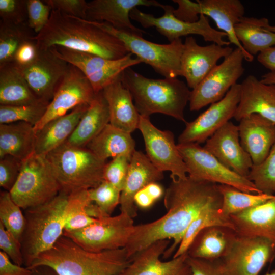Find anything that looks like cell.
Returning <instances> with one entry per match:
<instances>
[{
  "mask_svg": "<svg viewBox=\"0 0 275 275\" xmlns=\"http://www.w3.org/2000/svg\"><path fill=\"white\" fill-rule=\"evenodd\" d=\"M260 81L267 85H275V72H269L262 76Z\"/></svg>",
  "mask_w": 275,
  "mask_h": 275,
  "instance_id": "57",
  "label": "cell"
},
{
  "mask_svg": "<svg viewBox=\"0 0 275 275\" xmlns=\"http://www.w3.org/2000/svg\"><path fill=\"white\" fill-rule=\"evenodd\" d=\"M36 35L28 22L10 24L0 22V66L13 62L19 47Z\"/></svg>",
  "mask_w": 275,
  "mask_h": 275,
  "instance_id": "37",
  "label": "cell"
},
{
  "mask_svg": "<svg viewBox=\"0 0 275 275\" xmlns=\"http://www.w3.org/2000/svg\"><path fill=\"white\" fill-rule=\"evenodd\" d=\"M163 178V172L157 169L146 154L135 150L131 156L125 185L121 192L120 212L133 218L136 216L135 195L148 184Z\"/></svg>",
  "mask_w": 275,
  "mask_h": 275,
  "instance_id": "23",
  "label": "cell"
},
{
  "mask_svg": "<svg viewBox=\"0 0 275 275\" xmlns=\"http://www.w3.org/2000/svg\"><path fill=\"white\" fill-rule=\"evenodd\" d=\"M51 10L66 15L86 19L88 2L85 0H44Z\"/></svg>",
  "mask_w": 275,
  "mask_h": 275,
  "instance_id": "49",
  "label": "cell"
},
{
  "mask_svg": "<svg viewBox=\"0 0 275 275\" xmlns=\"http://www.w3.org/2000/svg\"><path fill=\"white\" fill-rule=\"evenodd\" d=\"M0 249L16 264L24 265L20 241L0 223Z\"/></svg>",
  "mask_w": 275,
  "mask_h": 275,
  "instance_id": "48",
  "label": "cell"
},
{
  "mask_svg": "<svg viewBox=\"0 0 275 275\" xmlns=\"http://www.w3.org/2000/svg\"><path fill=\"white\" fill-rule=\"evenodd\" d=\"M193 275H231L222 259L207 260L188 256Z\"/></svg>",
  "mask_w": 275,
  "mask_h": 275,
  "instance_id": "50",
  "label": "cell"
},
{
  "mask_svg": "<svg viewBox=\"0 0 275 275\" xmlns=\"http://www.w3.org/2000/svg\"><path fill=\"white\" fill-rule=\"evenodd\" d=\"M89 106L79 105L70 113L46 124L36 133L35 153L46 156L65 143L74 131Z\"/></svg>",
  "mask_w": 275,
  "mask_h": 275,
  "instance_id": "29",
  "label": "cell"
},
{
  "mask_svg": "<svg viewBox=\"0 0 275 275\" xmlns=\"http://www.w3.org/2000/svg\"><path fill=\"white\" fill-rule=\"evenodd\" d=\"M134 226L133 218L120 212L98 218L81 230L64 232L63 235L87 251L99 252L125 248Z\"/></svg>",
  "mask_w": 275,
  "mask_h": 275,
  "instance_id": "10",
  "label": "cell"
},
{
  "mask_svg": "<svg viewBox=\"0 0 275 275\" xmlns=\"http://www.w3.org/2000/svg\"><path fill=\"white\" fill-rule=\"evenodd\" d=\"M38 49L34 38L25 41L17 50L14 57L13 63L18 66L29 65L35 58Z\"/></svg>",
  "mask_w": 275,
  "mask_h": 275,
  "instance_id": "51",
  "label": "cell"
},
{
  "mask_svg": "<svg viewBox=\"0 0 275 275\" xmlns=\"http://www.w3.org/2000/svg\"><path fill=\"white\" fill-rule=\"evenodd\" d=\"M28 23L36 34L48 23L51 10L43 1L27 0Z\"/></svg>",
  "mask_w": 275,
  "mask_h": 275,
  "instance_id": "46",
  "label": "cell"
},
{
  "mask_svg": "<svg viewBox=\"0 0 275 275\" xmlns=\"http://www.w3.org/2000/svg\"><path fill=\"white\" fill-rule=\"evenodd\" d=\"M34 125L24 122L0 124V158L7 155L23 160L35 152Z\"/></svg>",
  "mask_w": 275,
  "mask_h": 275,
  "instance_id": "32",
  "label": "cell"
},
{
  "mask_svg": "<svg viewBox=\"0 0 275 275\" xmlns=\"http://www.w3.org/2000/svg\"><path fill=\"white\" fill-rule=\"evenodd\" d=\"M218 184L193 179L172 180L164 194L166 214L152 222L135 225L125 247L130 259L153 243L173 239L162 256L169 258L179 246L187 228L209 204L222 198Z\"/></svg>",
  "mask_w": 275,
  "mask_h": 275,
  "instance_id": "1",
  "label": "cell"
},
{
  "mask_svg": "<svg viewBox=\"0 0 275 275\" xmlns=\"http://www.w3.org/2000/svg\"><path fill=\"white\" fill-rule=\"evenodd\" d=\"M131 133L108 124L87 146L99 158L106 160L120 155L131 157L135 151Z\"/></svg>",
  "mask_w": 275,
  "mask_h": 275,
  "instance_id": "34",
  "label": "cell"
},
{
  "mask_svg": "<svg viewBox=\"0 0 275 275\" xmlns=\"http://www.w3.org/2000/svg\"><path fill=\"white\" fill-rule=\"evenodd\" d=\"M28 65L17 66L30 88L41 101L49 103L65 75L69 64L55 55L50 48H40Z\"/></svg>",
  "mask_w": 275,
  "mask_h": 275,
  "instance_id": "18",
  "label": "cell"
},
{
  "mask_svg": "<svg viewBox=\"0 0 275 275\" xmlns=\"http://www.w3.org/2000/svg\"><path fill=\"white\" fill-rule=\"evenodd\" d=\"M134 201L137 207L143 209L150 208L156 202L144 188L136 193Z\"/></svg>",
  "mask_w": 275,
  "mask_h": 275,
  "instance_id": "54",
  "label": "cell"
},
{
  "mask_svg": "<svg viewBox=\"0 0 275 275\" xmlns=\"http://www.w3.org/2000/svg\"><path fill=\"white\" fill-rule=\"evenodd\" d=\"M257 60L270 72H275V45L260 52Z\"/></svg>",
  "mask_w": 275,
  "mask_h": 275,
  "instance_id": "53",
  "label": "cell"
},
{
  "mask_svg": "<svg viewBox=\"0 0 275 275\" xmlns=\"http://www.w3.org/2000/svg\"><path fill=\"white\" fill-rule=\"evenodd\" d=\"M138 129L145 144L146 155L159 170L170 172L172 180L184 179L187 169L170 130H161L154 126L149 117L140 115Z\"/></svg>",
  "mask_w": 275,
  "mask_h": 275,
  "instance_id": "14",
  "label": "cell"
},
{
  "mask_svg": "<svg viewBox=\"0 0 275 275\" xmlns=\"http://www.w3.org/2000/svg\"><path fill=\"white\" fill-rule=\"evenodd\" d=\"M50 48L57 57L80 70L96 94L119 78L126 69L142 63L138 58H133L130 52L113 60L60 46Z\"/></svg>",
  "mask_w": 275,
  "mask_h": 275,
  "instance_id": "11",
  "label": "cell"
},
{
  "mask_svg": "<svg viewBox=\"0 0 275 275\" xmlns=\"http://www.w3.org/2000/svg\"><path fill=\"white\" fill-rule=\"evenodd\" d=\"M275 258V245L262 237L237 235L229 251L222 259L231 275H258Z\"/></svg>",
  "mask_w": 275,
  "mask_h": 275,
  "instance_id": "17",
  "label": "cell"
},
{
  "mask_svg": "<svg viewBox=\"0 0 275 275\" xmlns=\"http://www.w3.org/2000/svg\"><path fill=\"white\" fill-rule=\"evenodd\" d=\"M131 157L125 155L116 156L106 163L103 170V180L121 191L128 172Z\"/></svg>",
  "mask_w": 275,
  "mask_h": 275,
  "instance_id": "44",
  "label": "cell"
},
{
  "mask_svg": "<svg viewBox=\"0 0 275 275\" xmlns=\"http://www.w3.org/2000/svg\"><path fill=\"white\" fill-rule=\"evenodd\" d=\"M217 185L222 196V209L228 216L263 204L275 196L245 193L228 185Z\"/></svg>",
  "mask_w": 275,
  "mask_h": 275,
  "instance_id": "38",
  "label": "cell"
},
{
  "mask_svg": "<svg viewBox=\"0 0 275 275\" xmlns=\"http://www.w3.org/2000/svg\"><path fill=\"white\" fill-rule=\"evenodd\" d=\"M144 188L155 201L159 200L164 194L163 187L158 182L151 183L146 186Z\"/></svg>",
  "mask_w": 275,
  "mask_h": 275,
  "instance_id": "55",
  "label": "cell"
},
{
  "mask_svg": "<svg viewBox=\"0 0 275 275\" xmlns=\"http://www.w3.org/2000/svg\"><path fill=\"white\" fill-rule=\"evenodd\" d=\"M46 157L61 190L68 194L94 188L103 181L106 160L99 158L87 147L65 142L48 153Z\"/></svg>",
  "mask_w": 275,
  "mask_h": 275,
  "instance_id": "6",
  "label": "cell"
},
{
  "mask_svg": "<svg viewBox=\"0 0 275 275\" xmlns=\"http://www.w3.org/2000/svg\"><path fill=\"white\" fill-rule=\"evenodd\" d=\"M240 84V98L234 118L237 121L257 114L275 124V85L262 82L253 75Z\"/></svg>",
  "mask_w": 275,
  "mask_h": 275,
  "instance_id": "25",
  "label": "cell"
},
{
  "mask_svg": "<svg viewBox=\"0 0 275 275\" xmlns=\"http://www.w3.org/2000/svg\"><path fill=\"white\" fill-rule=\"evenodd\" d=\"M69 195L61 190L50 201L24 210L25 227L20 240L24 266L29 268L63 236Z\"/></svg>",
  "mask_w": 275,
  "mask_h": 275,
  "instance_id": "5",
  "label": "cell"
},
{
  "mask_svg": "<svg viewBox=\"0 0 275 275\" xmlns=\"http://www.w3.org/2000/svg\"><path fill=\"white\" fill-rule=\"evenodd\" d=\"M31 269L30 275H59L52 268L47 266H38Z\"/></svg>",
  "mask_w": 275,
  "mask_h": 275,
  "instance_id": "56",
  "label": "cell"
},
{
  "mask_svg": "<svg viewBox=\"0 0 275 275\" xmlns=\"http://www.w3.org/2000/svg\"><path fill=\"white\" fill-rule=\"evenodd\" d=\"M96 94L84 74L69 64L44 115L34 126L36 133L51 120L67 114L79 105H90Z\"/></svg>",
  "mask_w": 275,
  "mask_h": 275,
  "instance_id": "15",
  "label": "cell"
},
{
  "mask_svg": "<svg viewBox=\"0 0 275 275\" xmlns=\"http://www.w3.org/2000/svg\"><path fill=\"white\" fill-rule=\"evenodd\" d=\"M222 198L205 207L191 222L173 257H177L187 252L188 249L202 230L213 226L227 227L234 230L230 216L226 215L222 209Z\"/></svg>",
  "mask_w": 275,
  "mask_h": 275,
  "instance_id": "36",
  "label": "cell"
},
{
  "mask_svg": "<svg viewBox=\"0 0 275 275\" xmlns=\"http://www.w3.org/2000/svg\"><path fill=\"white\" fill-rule=\"evenodd\" d=\"M21 209L9 191L1 192L0 223L20 241L25 227V217Z\"/></svg>",
  "mask_w": 275,
  "mask_h": 275,
  "instance_id": "41",
  "label": "cell"
},
{
  "mask_svg": "<svg viewBox=\"0 0 275 275\" xmlns=\"http://www.w3.org/2000/svg\"><path fill=\"white\" fill-rule=\"evenodd\" d=\"M49 103L43 102L21 105H0V124L24 122L34 126L44 115Z\"/></svg>",
  "mask_w": 275,
  "mask_h": 275,
  "instance_id": "40",
  "label": "cell"
},
{
  "mask_svg": "<svg viewBox=\"0 0 275 275\" xmlns=\"http://www.w3.org/2000/svg\"><path fill=\"white\" fill-rule=\"evenodd\" d=\"M242 51L236 48L216 65L201 82L191 90L189 101L191 111H199L222 99L244 72Z\"/></svg>",
  "mask_w": 275,
  "mask_h": 275,
  "instance_id": "13",
  "label": "cell"
},
{
  "mask_svg": "<svg viewBox=\"0 0 275 275\" xmlns=\"http://www.w3.org/2000/svg\"><path fill=\"white\" fill-rule=\"evenodd\" d=\"M169 240L156 241L135 254L119 275H193L187 252L170 260H161Z\"/></svg>",
  "mask_w": 275,
  "mask_h": 275,
  "instance_id": "19",
  "label": "cell"
},
{
  "mask_svg": "<svg viewBox=\"0 0 275 275\" xmlns=\"http://www.w3.org/2000/svg\"><path fill=\"white\" fill-rule=\"evenodd\" d=\"M89 21L118 38L129 52L135 54L142 63L150 65L164 78L180 76V59L183 48L181 38L168 44H158L148 41L142 36L117 30L105 22Z\"/></svg>",
  "mask_w": 275,
  "mask_h": 275,
  "instance_id": "8",
  "label": "cell"
},
{
  "mask_svg": "<svg viewBox=\"0 0 275 275\" xmlns=\"http://www.w3.org/2000/svg\"><path fill=\"white\" fill-rule=\"evenodd\" d=\"M109 121L108 105L101 91L96 94L66 142L72 146L86 147Z\"/></svg>",
  "mask_w": 275,
  "mask_h": 275,
  "instance_id": "31",
  "label": "cell"
},
{
  "mask_svg": "<svg viewBox=\"0 0 275 275\" xmlns=\"http://www.w3.org/2000/svg\"><path fill=\"white\" fill-rule=\"evenodd\" d=\"M266 29L272 32L275 33V26L270 25L269 24L265 26Z\"/></svg>",
  "mask_w": 275,
  "mask_h": 275,
  "instance_id": "58",
  "label": "cell"
},
{
  "mask_svg": "<svg viewBox=\"0 0 275 275\" xmlns=\"http://www.w3.org/2000/svg\"><path fill=\"white\" fill-rule=\"evenodd\" d=\"M203 147L226 167L247 178L253 163L240 144L238 125L229 121L205 142Z\"/></svg>",
  "mask_w": 275,
  "mask_h": 275,
  "instance_id": "21",
  "label": "cell"
},
{
  "mask_svg": "<svg viewBox=\"0 0 275 275\" xmlns=\"http://www.w3.org/2000/svg\"><path fill=\"white\" fill-rule=\"evenodd\" d=\"M22 161L12 156L0 158V186L10 191L19 175Z\"/></svg>",
  "mask_w": 275,
  "mask_h": 275,
  "instance_id": "47",
  "label": "cell"
},
{
  "mask_svg": "<svg viewBox=\"0 0 275 275\" xmlns=\"http://www.w3.org/2000/svg\"><path fill=\"white\" fill-rule=\"evenodd\" d=\"M61 190L46 156L34 152L22 160L18 178L9 193L13 200L25 210L50 201Z\"/></svg>",
  "mask_w": 275,
  "mask_h": 275,
  "instance_id": "7",
  "label": "cell"
},
{
  "mask_svg": "<svg viewBox=\"0 0 275 275\" xmlns=\"http://www.w3.org/2000/svg\"><path fill=\"white\" fill-rule=\"evenodd\" d=\"M230 217L238 235L264 237L275 245V196Z\"/></svg>",
  "mask_w": 275,
  "mask_h": 275,
  "instance_id": "27",
  "label": "cell"
},
{
  "mask_svg": "<svg viewBox=\"0 0 275 275\" xmlns=\"http://www.w3.org/2000/svg\"><path fill=\"white\" fill-rule=\"evenodd\" d=\"M247 178L261 193L275 194V143L261 163L253 165Z\"/></svg>",
  "mask_w": 275,
  "mask_h": 275,
  "instance_id": "42",
  "label": "cell"
},
{
  "mask_svg": "<svg viewBox=\"0 0 275 275\" xmlns=\"http://www.w3.org/2000/svg\"><path fill=\"white\" fill-rule=\"evenodd\" d=\"M92 202L88 190H81L69 195L65 212L64 232L81 230L98 218L90 216L87 207Z\"/></svg>",
  "mask_w": 275,
  "mask_h": 275,
  "instance_id": "39",
  "label": "cell"
},
{
  "mask_svg": "<svg viewBox=\"0 0 275 275\" xmlns=\"http://www.w3.org/2000/svg\"><path fill=\"white\" fill-rule=\"evenodd\" d=\"M88 194L91 201L104 217L111 216L119 205L121 191L104 180L97 186L88 189Z\"/></svg>",
  "mask_w": 275,
  "mask_h": 275,
  "instance_id": "43",
  "label": "cell"
},
{
  "mask_svg": "<svg viewBox=\"0 0 275 275\" xmlns=\"http://www.w3.org/2000/svg\"><path fill=\"white\" fill-rule=\"evenodd\" d=\"M196 14L212 19L217 28L227 35L230 43L243 53L245 60L252 62L254 56L245 51L234 32L235 25L244 16L245 8L239 0H197L194 4Z\"/></svg>",
  "mask_w": 275,
  "mask_h": 275,
  "instance_id": "26",
  "label": "cell"
},
{
  "mask_svg": "<svg viewBox=\"0 0 275 275\" xmlns=\"http://www.w3.org/2000/svg\"><path fill=\"white\" fill-rule=\"evenodd\" d=\"M0 17L5 23L28 22L27 0H0Z\"/></svg>",
  "mask_w": 275,
  "mask_h": 275,
  "instance_id": "45",
  "label": "cell"
},
{
  "mask_svg": "<svg viewBox=\"0 0 275 275\" xmlns=\"http://www.w3.org/2000/svg\"><path fill=\"white\" fill-rule=\"evenodd\" d=\"M163 6L155 0H93L88 2L85 20L105 22L117 30L142 36L145 32L131 23V11L138 6L162 8Z\"/></svg>",
  "mask_w": 275,
  "mask_h": 275,
  "instance_id": "22",
  "label": "cell"
},
{
  "mask_svg": "<svg viewBox=\"0 0 275 275\" xmlns=\"http://www.w3.org/2000/svg\"><path fill=\"white\" fill-rule=\"evenodd\" d=\"M238 127L241 146L250 155L253 165L260 164L275 143V124L253 114L240 120Z\"/></svg>",
  "mask_w": 275,
  "mask_h": 275,
  "instance_id": "24",
  "label": "cell"
},
{
  "mask_svg": "<svg viewBox=\"0 0 275 275\" xmlns=\"http://www.w3.org/2000/svg\"><path fill=\"white\" fill-rule=\"evenodd\" d=\"M34 39L40 48L60 46L109 59H119L129 53L118 38L89 21L57 10H51L48 23Z\"/></svg>",
  "mask_w": 275,
  "mask_h": 275,
  "instance_id": "2",
  "label": "cell"
},
{
  "mask_svg": "<svg viewBox=\"0 0 275 275\" xmlns=\"http://www.w3.org/2000/svg\"><path fill=\"white\" fill-rule=\"evenodd\" d=\"M121 76L104 88L102 93L108 107L109 124L131 133L138 128L140 115L130 92L122 81Z\"/></svg>",
  "mask_w": 275,
  "mask_h": 275,
  "instance_id": "28",
  "label": "cell"
},
{
  "mask_svg": "<svg viewBox=\"0 0 275 275\" xmlns=\"http://www.w3.org/2000/svg\"><path fill=\"white\" fill-rule=\"evenodd\" d=\"M237 234L231 228L213 226L200 231L190 244L187 253L194 258L221 259L229 251Z\"/></svg>",
  "mask_w": 275,
  "mask_h": 275,
  "instance_id": "30",
  "label": "cell"
},
{
  "mask_svg": "<svg viewBox=\"0 0 275 275\" xmlns=\"http://www.w3.org/2000/svg\"><path fill=\"white\" fill-rule=\"evenodd\" d=\"M267 18L243 16L235 25V35L245 51L254 56L275 45V33L265 26Z\"/></svg>",
  "mask_w": 275,
  "mask_h": 275,
  "instance_id": "35",
  "label": "cell"
},
{
  "mask_svg": "<svg viewBox=\"0 0 275 275\" xmlns=\"http://www.w3.org/2000/svg\"><path fill=\"white\" fill-rule=\"evenodd\" d=\"M31 269L14 263L8 256L0 251V275H30Z\"/></svg>",
  "mask_w": 275,
  "mask_h": 275,
  "instance_id": "52",
  "label": "cell"
},
{
  "mask_svg": "<svg viewBox=\"0 0 275 275\" xmlns=\"http://www.w3.org/2000/svg\"><path fill=\"white\" fill-rule=\"evenodd\" d=\"M233 50L229 46L213 43L201 46L193 36L187 37L180 59V76L185 78L187 86L193 90L217 65L220 59L225 58Z\"/></svg>",
  "mask_w": 275,
  "mask_h": 275,
  "instance_id": "20",
  "label": "cell"
},
{
  "mask_svg": "<svg viewBox=\"0 0 275 275\" xmlns=\"http://www.w3.org/2000/svg\"><path fill=\"white\" fill-rule=\"evenodd\" d=\"M163 15L156 17L151 14L144 13L138 8H134L130 13V19L137 21L145 28L154 27L170 42L189 35L202 36L207 42H211L221 46H229L230 43L224 40L225 33L212 28L208 17L204 15L199 16L195 22H188L177 18L174 14V8L170 5H164L162 8Z\"/></svg>",
  "mask_w": 275,
  "mask_h": 275,
  "instance_id": "12",
  "label": "cell"
},
{
  "mask_svg": "<svg viewBox=\"0 0 275 275\" xmlns=\"http://www.w3.org/2000/svg\"><path fill=\"white\" fill-rule=\"evenodd\" d=\"M130 260L125 248L92 252L63 235L28 268L47 266L59 275H119Z\"/></svg>",
  "mask_w": 275,
  "mask_h": 275,
  "instance_id": "3",
  "label": "cell"
},
{
  "mask_svg": "<svg viewBox=\"0 0 275 275\" xmlns=\"http://www.w3.org/2000/svg\"><path fill=\"white\" fill-rule=\"evenodd\" d=\"M240 98V84H236L221 100L211 104L192 121L186 122L178 144L205 142L234 117Z\"/></svg>",
  "mask_w": 275,
  "mask_h": 275,
  "instance_id": "16",
  "label": "cell"
},
{
  "mask_svg": "<svg viewBox=\"0 0 275 275\" xmlns=\"http://www.w3.org/2000/svg\"><path fill=\"white\" fill-rule=\"evenodd\" d=\"M177 147L190 178L232 186L245 193L262 194L248 178L226 167L199 144H178Z\"/></svg>",
  "mask_w": 275,
  "mask_h": 275,
  "instance_id": "9",
  "label": "cell"
},
{
  "mask_svg": "<svg viewBox=\"0 0 275 275\" xmlns=\"http://www.w3.org/2000/svg\"><path fill=\"white\" fill-rule=\"evenodd\" d=\"M121 79L141 116L149 117L153 114L160 113L187 122L184 112L191 91L183 81L177 78H147L131 67L123 72Z\"/></svg>",
  "mask_w": 275,
  "mask_h": 275,
  "instance_id": "4",
  "label": "cell"
},
{
  "mask_svg": "<svg viewBox=\"0 0 275 275\" xmlns=\"http://www.w3.org/2000/svg\"><path fill=\"white\" fill-rule=\"evenodd\" d=\"M41 102L13 62L0 66V105H28Z\"/></svg>",
  "mask_w": 275,
  "mask_h": 275,
  "instance_id": "33",
  "label": "cell"
},
{
  "mask_svg": "<svg viewBox=\"0 0 275 275\" xmlns=\"http://www.w3.org/2000/svg\"><path fill=\"white\" fill-rule=\"evenodd\" d=\"M265 275H275V269H274L273 270H272L271 272L270 273H266Z\"/></svg>",
  "mask_w": 275,
  "mask_h": 275,
  "instance_id": "59",
  "label": "cell"
}]
</instances>
